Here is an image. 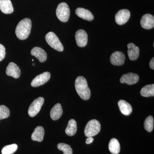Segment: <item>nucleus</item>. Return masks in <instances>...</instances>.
Masks as SVG:
<instances>
[{"label": "nucleus", "instance_id": "21", "mask_svg": "<svg viewBox=\"0 0 154 154\" xmlns=\"http://www.w3.org/2000/svg\"><path fill=\"white\" fill-rule=\"evenodd\" d=\"M77 131V122L73 119H70L69 121L68 124L66 129L65 132L67 135L69 136H72L76 133Z\"/></svg>", "mask_w": 154, "mask_h": 154}, {"label": "nucleus", "instance_id": "14", "mask_svg": "<svg viewBox=\"0 0 154 154\" xmlns=\"http://www.w3.org/2000/svg\"><path fill=\"white\" fill-rule=\"evenodd\" d=\"M127 46L128 48V54L130 60H136L139 56V48L132 43L128 44Z\"/></svg>", "mask_w": 154, "mask_h": 154}, {"label": "nucleus", "instance_id": "18", "mask_svg": "<svg viewBox=\"0 0 154 154\" xmlns=\"http://www.w3.org/2000/svg\"><path fill=\"white\" fill-rule=\"evenodd\" d=\"M118 105L119 110L122 114L128 116L132 112L131 105L124 100H120L118 102Z\"/></svg>", "mask_w": 154, "mask_h": 154}, {"label": "nucleus", "instance_id": "26", "mask_svg": "<svg viewBox=\"0 0 154 154\" xmlns=\"http://www.w3.org/2000/svg\"><path fill=\"white\" fill-rule=\"evenodd\" d=\"M57 148L63 152V154H72L73 151L70 146L64 143L58 144Z\"/></svg>", "mask_w": 154, "mask_h": 154}, {"label": "nucleus", "instance_id": "17", "mask_svg": "<svg viewBox=\"0 0 154 154\" xmlns=\"http://www.w3.org/2000/svg\"><path fill=\"white\" fill-rule=\"evenodd\" d=\"M0 10L4 14H12L14 9L11 0H0Z\"/></svg>", "mask_w": 154, "mask_h": 154}, {"label": "nucleus", "instance_id": "6", "mask_svg": "<svg viewBox=\"0 0 154 154\" xmlns=\"http://www.w3.org/2000/svg\"><path fill=\"white\" fill-rule=\"evenodd\" d=\"M44 102L43 97H38L31 103L28 110L29 115L31 117H34L37 115L41 110V107Z\"/></svg>", "mask_w": 154, "mask_h": 154}, {"label": "nucleus", "instance_id": "1", "mask_svg": "<svg viewBox=\"0 0 154 154\" xmlns=\"http://www.w3.org/2000/svg\"><path fill=\"white\" fill-rule=\"evenodd\" d=\"M75 88L77 94L81 99L84 100H88L91 96V92L88 86V82L84 77H77L75 81Z\"/></svg>", "mask_w": 154, "mask_h": 154}, {"label": "nucleus", "instance_id": "12", "mask_svg": "<svg viewBox=\"0 0 154 154\" xmlns=\"http://www.w3.org/2000/svg\"><path fill=\"white\" fill-rule=\"evenodd\" d=\"M140 25L143 28L150 29L154 27V17L150 14H146L142 17Z\"/></svg>", "mask_w": 154, "mask_h": 154}, {"label": "nucleus", "instance_id": "3", "mask_svg": "<svg viewBox=\"0 0 154 154\" xmlns=\"http://www.w3.org/2000/svg\"><path fill=\"white\" fill-rule=\"evenodd\" d=\"M101 130L100 122L96 119L89 122L85 129V134L87 137H93L99 133Z\"/></svg>", "mask_w": 154, "mask_h": 154}, {"label": "nucleus", "instance_id": "9", "mask_svg": "<svg viewBox=\"0 0 154 154\" xmlns=\"http://www.w3.org/2000/svg\"><path fill=\"white\" fill-rule=\"evenodd\" d=\"M77 45L80 47H85L88 42V34L85 30L80 29L77 30L75 35Z\"/></svg>", "mask_w": 154, "mask_h": 154}, {"label": "nucleus", "instance_id": "7", "mask_svg": "<svg viewBox=\"0 0 154 154\" xmlns=\"http://www.w3.org/2000/svg\"><path fill=\"white\" fill-rule=\"evenodd\" d=\"M51 74L49 72H45L43 73L36 76L31 83L32 87L36 88L44 85L47 83L50 79Z\"/></svg>", "mask_w": 154, "mask_h": 154}, {"label": "nucleus", "instance_id": "29", "mask_svg": "<svg viewBox=\"0 0 154 154\" xmlns=\"http://www.w3.org/2000/svg\"><path fill=\"white\" fill-rule=\"evenodd\" d=\"M94 139L93 137H88L86 141V143L87 144L92 143L94 141Z\"/></svg>", "mask_w": 154, "mask_h": 154}, {"label": "nucleus", "instance_id": "13", "mask_svg": "<svg viewBox=\"0 0 154 154\" xmlns=\"http://www.w3.org/2000/svg\"><path fill=\"white\" fill-rule=\"evenodd\" d=\"M6 74L8 75L18 79L21 75V70L16 63H10L6 69Z\"/></svg>", "mask_w": 154, "mask_h": 154}, {"label": "nucleus", "instance_id": "19", "mask_svg": "<svg viewBox=\"0 0 154 154\" xmlns=\"http://www.w3.org/2000/svg\"><path fill=\"white\" fill-rule=\"evenodd\" d=\"M62 107L59 103L56 104L51 110L50 116L53 120H57L60 118L63 114Z\"/></svg>", "mask_w": 154, "mask_h": 154}, {"label": "nucleus", "instance_id": "5", "mask_svg": "<svg viewBox=\"0 0 154 154\" xmlns=\"http://www.w3.org/2000/svg\"><path fill=\"white\" fill-rule=\"evenodd\" d=\"M56 15L61 22H67L70 16V9L67 4L64 2L60 4L57 8Z\"/></svg>", "mask_w": 154, "mask_h": 154}, {"label": "nucleus", "instance_id": "31", "mask_svg": "<svg viewBox=\"0 0 154 154\" xmlns=\"http://www.w3.org/2000/svg\"><path fill=\"white\" fill-rule=\"evenodd\" d=\"M33 66H34V63H33Z\"/></svg>", "mask_w": 154, "mask_h": 154}, {"label": "nucleus", "instance_id": "22", "mask_svg": "<svg viewBox=\"0 0 154 154\" xmlns=\"http://www.w3.org/2000/svg\"><path fill=\"white\" fill-rule=\"evenodd\" d=\"M108 147L111 153L118 154L120 152V144L116 139L113 138L110 140Z\"/></svg>", "mask_w": 154, "mask_h": 154}, {"label": "nucleus", "instance_id": "2", "mask_svg": "<svg viewBox=\"0 0 154 154\" xmlns=\"http://www.w3.org/2000/svg\"><path fill=\"white\" fill-rule=\"evenodd\" d=\"M32 27V22L30 19L25 18L18 23L16 29L17 38L20 40H25L29 36Z\"/></svg>", "mask_w": 154, "mask_h": 154}, {"label": "nucleus", "instance_id": "8", "mask_svg": "<svg viewBox=\"0 0 154 154\" xmlns=\"http://www.w3.org/2000/svg\"><path fill=\"white\" fill-rule=\"evenodd\" d=\"M131 13L127 9H122L117 12L115 16V21L119 25L125 24L129 20Z\"/></svg>", "mask_w": 154, "mask_h": 154}, {"label": "nucleus", "instance_id": "16", "mask_svg": "<svg viewBox=\"0 0 154 154\" xmlns=\"http://www.w3.org/2000/svg\"><path fill=\"white\" fill-rule=\"evenodd\" d=\"M75 13L78 17L85 20L91 21L94 19V16L92 13L83 8H78L76 9Z\"/></svg>", "mask_w": 154, "mask_h": 154}, {"label": "nucleus", "instance_id": "20", "mask_svg": "<svg viewBox=\"0 0 154 154\" xmlns=\"http://www.w3.org/2000/svg\"><path fill=\"white\" fill-rule=\"evenodd\" d=\"M45 131L42 126L36 127L31 135V139L33 141L42 142L44 138Z\"/></svg>", "mask_w": 154, "mask_h": 154}, {"label": "nucleus", "instance_id": "28", "mask_svg": "<svg viewBox=\"0 0 154 154\" xmlns=\"http://www.w3.org/2000/svg\"><path fill=\"white\" fill-rule=\"evenodd\" d=\"M5 55V48L4 45L0 44V62L4 59Z\"/></svg>", "mask_w": 154, "mask_h": 154}, {"label": "nucleus", "instance_id": "15", "mask_svg": "<svg viewBox=\"0 0 154 154\" xmlns=\"http://www.w3.org/2000/svg\"><path fill=\"white\" fill-rule=\"evenodd\" d=\"M31 55L34 56L37 58L40 62H44L47 60V53L41 48H33L31 50Z\"/></svg>", "mask_w": 154, "mask_h": 154}, {"label": "nucleus", "instance_id": "11", "mask_svg": "<svg viewBox=\"0 0 154 154\" xmlns=\"http://www.w3.org/2000/svg\"><path fill=\"white\" fill-rule=\"evenodd\" d=\"M139 80V77L137 74L129 72L123 75L120 79V82L122 84L132 85L136 84Z\"/></svg>", "mask_w": 154, "mask_h": 154}, {"label": "nucleus", "instance_id": "24", "mask_svg": "<svg viewBox=\"0 0 154 154\" xmlns=\"http://www.w3.org/2000/svg\"><path fill=\"white\" fill-rule=\"evenodd\" d=\"M144 128L148 132H151L154 128V119L152 116H149L144 122Z\"/></svg>", "mask_w": 154, "mask_h": 154}, {"label": "nucleus", "instance_id": "25", "mask_svg": "<svg viewBox=\"0 0 154 154\" xmlns=\"http://www.w3.org/2000/svg\"><path fill=\"white\" fill-rule=\"evenodd\" d=\"M18 149V146L16 144L9 145L5 146L2 149V154H13Z\"/></svg>", "mask_w": 154, "mask_h": 154}, {"label": "nucleus", "instance_id": "30", "mask_svg": "<svg viewBox=\"0 0 154 154\" xmlns=\"http://www.w3.org/2000/svg\"><path fill=\"white\" fill-rule=\"evenodd\" d=\"M149 66L152 69H154V58L152 57L149 63Z\"/></svg>", "mask_w": 154, "mask_h": 154}, {"label": "nucleus", "instance_id": "10", "mask_svg": "<svg viewBox=\"0 0 154 154\" xmlns=\"http://www.w3.org/2000/svg\"><path fill=\"white\" fill-rule=\"evenodd\" d=\"M125 60V56L121 51H115L111 54L110 57L111 63L113 65L118 66L124 64Z\"/></svg>", "mask_w": 154, "mask_h": 154}, {"label": "nucleus", "instance_id": "4", "mask_svg": "<svg viewBox=\"0 0 154 154\" xmlns=\"http://www.w3.org/2000/svg\"><path fill=\"white\" fill-rule=\"evenodd\" d=\"M45 38L48 44L51 47L57 51H63V45L55 33L52 32H50L46 34Z\"/></svg>", "mask_w": 154, "mask_h": 154}, {"label": "nucleus", "instance_id": "27", "mask_svg": "<svg viewBox=\"0 0 154 154\" xmlns=\"http://www.w3.org/2000/svg\"><path fill=\"white\" fill-rule=\"evenodd\" d=\"M10 115V110L4 105H0V120L8 118Z\"/></svg>", "mask_w": 154, "mask_h": 154}, {"label": "nucleus", "instance_id": "23", "mask_svg": "<svg viewBox=\"0 0 154 154\" xmlns=\"http://www.w3.org/2000/svg\"><path fill=\"white\" fill-rule=\"evenodd\" d=\"M140 94L143 97H149L154 96V85H147L142 88Z\"/></svg>", "mask_w": 154, "mask_h": 154}]
</instances>
